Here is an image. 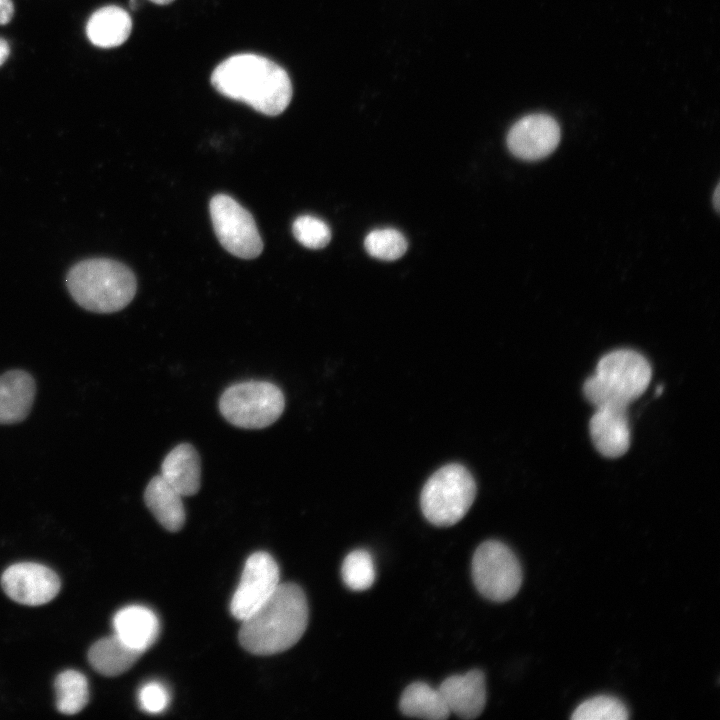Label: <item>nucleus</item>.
Listing matches in <instances>:
<instances>
[{
    "instance_id": "29",
    "label": "nucleus",
    "mask_w": 720,
    "mask_h": 720,
    "mask_svg": "<svg viewBox=\"0 0 720 720\" xmlns=\"http://www.w3.org/2000/svg\"><path fill=\"white\" fill-rule=\"evenodd\" d=\"M10 53L9 44L3 38H0V66L6 61Z\"/></svg>"
},
{
    "instance_id": "32",
    "label": "nucleus",
    "mask_w": 720,
    "mask_h": 720,
    "mask_svg": "<svg viewBox=\"0 0 720 720\" xmlns=\"http://www.w3.org/2000/svg\"><path fill=\"white\" fill-rule=\"evenodd\" d=\"M137 5H138V0H130V7L132 9L137 8Z\"/></svg>"
},
{
    "instance_id": "12",
    "label": "nucleus",
    "mask_w": 720,
    "mask_h": 720,
    "mask_svg": "<svg viewBox=\"0 0 720 720\" xmlns=\"http://www.w3.org/2000/svg\"><path fill=\"white\" fill-rule=\"evenodd\" d=\"M438 690L449 712L464 719L479 716L486 704L485 676L480 670L450 676Z\"/></svg>"
},
{
    "instance_id": "30",
    "label": "nucleus",
    "mask_w": 720,
    "mask_h": 720,
    "mask_svg": "<svg viewBox=\"0 0 720 720\" xmlns=\"http://www.w3.org/2000/svg\"><path fill=\"white\" fill-rule=\"evenodd\" d=\"M714 202H715L716 209H718V207H719V186L716 187V190L714 193Z\"/></svg>"
},
{
    "instance_id": "27",
    "label": "nucleus",
    "mask_w": 720,
    "mask_h": 720,
    "mask_svg": "<svg viewBox=\"0 0 720 720\" xmlns=\"http://www.w3.org/2000/svg\"><path fill=\"white\" fill-rule=\"evenodd\" d=\"M169 700L170 695L167 688L157 681L145 683L138 693L139 705L147 713H161L167 708Z\"/></svg>"
},
{
    "instance_id": "13",
    "label": "nucleus",
    "mask_w": 720,
    "mask_h": 720,
    "mask_svg": "<svg viewBox=\"0 0 720 720\" xmlns=\"http://www.w3.org/2000/svg\"><path fill=\"white\" fill-rule=\"evenodd\" d=\"M36 395L33 376L22 369L0 375V425L24 421L31 412Z\"/></svg>"
},
{
    "instance_id": "31",
    "label": "nucleus",
    "mask_w": 720,
    "mask_h": 720,
    "mask_svg": "<svg viewBox=\"0 0 720 720\" xmlns=\"http://www.w3.org/2000/svg\"><path fill=\"white\" fill-rule=\"evenodd\" d=\"M150 1H152L153 3L159 4V5H167L171 2H173L174 0H150Z\"/></svg>"
},
{
    "instance_id": "5",
    "label": "nucleus",
    "mask_w": 720,
    "mask_h": 720,
    "mask_svg": "<svg viewBox=\"0 0 720 720\" xmlns=\"http://www.w3.org/2000/svg\"><path fill=\"white\" fill-rule=\"evenodd\" d=\"M285 407L281 389L268 381L250 380L233 384L219 399L222 416L243 429H262L279 419Z\"/></svg>"
},
{
    "instance_id": "20",
    "label": "nucleus",
    "mask_w": 720,
    "mask_h": 720,
    "mask_svg": "<svg viewBox=\"0 0 720 720\" xmlns=\"http://www.w3.org/2000/svg\"><path fill=\"white\" fill-rule=\"evenodd\" d=\"M399 706L401 712L409 717L443 720L450 715L438 688L434 689L424 682H414L406 687Z\"/></svg>"
},
{
    "instance_id": "21",
    "label": "nucleus",
    "mask_w": 720,
    "mask_h": 720,
    "mask_svg": "<svg viewBox=\"0 0 720 720\" xmlns=\"http://www.w3.org/2000/svg\"><path fill=\"white\" fill-rule=\"evenodd\" d=\"M55 692L57 709L66 715L80 712L89 699L87 679L76 670L63 671L56 677Z\"/></svg>"
},
{
    "instance_id": "6",
    "label": "nucleus",
    "mask_w": 720,
    "mask_h": 720,
    "mask_svg": "<svg viewBox=\"0 0 720 720\" xmlns=\"http://www.w3.org/2000/svg\"><path fill=\"white\" fill-rule=\"evenodd\" d=\"M472 576L485 598L504 602L513 598L522 583V570L513 551L496 540L483 542L472 559Z\"/></svg>"
},
{
    "instance_id": "17",
    "label": "nucleus",
    "mask_w": 720,
    "mask_h": 720,
    "mask_svg": "<svg viewBox=\"0 0 720 720\" xmlns=\"http://www.w3.org/2000/svg\"><path fill=\"white\" fill-rule=\"evenodd\" d=\"M132 20L126 10L109 5L96 10L86 24L89 41L101 48H113L123 44L129 37Z\"/></svg>"
},
{
    "instance_id": "19",
    "label": "nucleus",
    "mask_w": 720,
    "mask_h": 720,
    "mask_svg": "<svg viewBox=\"0 0 720 720\" xmlns=\"http://www.w3.org/2000/svg\"><path fill=\"white\" fill-rule=\"evenodd\" d=\"M142 654L114 634L95 642L89 649L88 660L98 673L113 677L129 670Z\"/></svg>"
},
{
    "instance_id": "26",
    "label": "nucleus",
    "mask_w": 720,
    "mask_h": 720,
    "mask_svg": "<svg viewBox=\"0 0 720 720\" xmlns=\"http://www.w3.org/2000/svg\"><path fill=\"white\" fill-rule=\"evenodd\" d=\"M584 394L596 409H626L629 403L616 395L595 374L584 383Z\"/></svg>"
},
{
    "instance_id": "9",
    "label": "nucleus",
    "mask_w": 720,
    "mask_h": 720,
    "mask_svg": "<svg viewBox=\"0 0 720 720\" xmlns=\"http://www.w3.org/2000/svg\"><path fill=\"white\" fill-rule=\"evenodd\" d=\"M595 375L630 404L646 390L652 371L641 354L621 349L604 355L596 366Z\"/></svg>"
},
{
    "instance_id": "15",
    "label": "nucleus",
    "mask_w": 720,
    "mask_h": 720,
    "mask_svg": "<svg viewBox=\"0 0 720 720\" xmlns=\"http://www.w3.org/2000/svg\"><path fill=\"white\" fill-rule=\"evenodd\" d=\"M113 628L123 642L144 653L157 640L160 623L151 609L141 605H130L114 615Z\"/></svg>"
},
{
    "instance_id": "14",
    "label": "nucleus",
    "mask_w": 720,
    "mask_h": 720,
    "mask_svg": "<svg viewBox=\"0 0 720 720\" xmlns=\"http://www.w3.org/2000/svg\"><path fill=\"white\" fill-rule=\"evenodd\" d=\"M589 430L595 448L605 457H620L630 447L631 433L626 409H596Z\"/></svg>"
},
{
    "instance_id": "28",
    "label": "nucleus",
    "mask_w": 720,
    "mask_h": 720,
    "mask_svg": "<svg viewBox=\"0 0 720 720\" xmlns=\"http://www.w3.org/2000/svg\"><path fill=\"white\" fill-rule=\"evenodd\" d=\"M14 14V5L12 0H0V25L10 22Z\"/></svg>"
},
{
    "instance_id": "3",
    "label": "nucleus",
    "mask_w": 720,
    "mask_h": 720,
    "mask_svg": "<svg viewBox=\"0 0 720 720\" xmlns=\"http://www.w3.org/2000/svg\"><path fill=\"white\" fill-rule=\"evenodd\" d=\"M66 286L83 309L114 313L133 300L137 283L132 270L123 263L109 258H90L69 270Z\"/></svg>"
},
{
    "instance_id": "2",
    "label": "nucleus",
    "mask_w": 720,
    "mask_h": 720,
    "mask_svg": "<svg viewBox=\"0 0 720 720\" xmlns=\"http://www.w3.org/2000/svg\"><path fill=\"white\" fill-rule=\"evenodd\" d=\"M239 642L248 652L272 655L294 646L308 624V604L294 583H280L273 595L241 621Z\"/></svg>"
},
{
    "instance_id": "18",
    "label": "nucleus",
    "mask_w": 720,
    "mask_h": 720,
    "mask_svg": "<svg viewBox=\"0 0 720 720\" xmlns=\"http://www.w3.org/2000/svg\"><path fill=\"white\" fill-rule=\"evenodd\" d=\"M182 495L161 475L154 476L146 486L144 500L157 521L168 531H179L185 523Z\"/></svg>"
},
{
    "instance_id": "4",
    "label": "nucleus",
    "mask_w": 720,
    "mask_h": 720,
    "mask_svg": "<svg viewBox=\"0 0 720 720\" xmlns=\"http://www.w3.org/2000/svg\"><path fill=\"white\" fill-rule=\"evenodd\" d=\"M475 496L476 483L469 470L460 464H448L427 480L420 506L430 523L451 526L466 515Z\"/></svg>"
},
{
    "instance_id": "11",
    "label": "nucleus",
    "mask_w": 720,
    "mask_h": 720,
    "mask_svg": "<svg viewBox=\"0 0 720 720\" xmlns=\"http://www.w3.org/2000/svg\"><path fill=\"white\" fill-rule=\"evenodd\" d=\"M558 122L543 113L529 114L513 124L507 134V146L517 158L535 161L551 154L560 141Z\"/></svg>"
},
{
    "instance_id": "25",
    "label": "nucleus",
    "mask_w": 720,
    "mask_h": 720,
    "mask_svg": "<svg viewBox=\"0 0 720 720\" xmlns=\"http://www.w3.org/2000/svg\"><path fill=\"white\" fill-rule=\"evenodd\" d=\"M292 231L296 240L309 249L323 248L331 239L329 226L312 215L299 216L293 223Z\"/></svg>"
},
{
    "instance_id": "8",
    "label": "nucleus",
    "mask_w": 720,
    "mask_h": 720,
    "mask_svg": "<svg viewBox=\"0 0 720 720\" xmlns=\"http://www.w3.org/2000/svg\"><path fill=\"white\" fill-rule=\"evenodd\" d=\"M280 585L279 568L267 552H255L245 562L230 603L234 618L243 621L257 611Z\"/></svg>"
},
{
    "instance_id": "22",
    "label": "nucleus",
    "mask_w": 720,
    "mask_h": 720,
    "mask_svg": "<svg viewBox=\"0 0 720 720\" xmlns=\"http://www.w3.org/2000/svg\"><path fill=\"white\" fill-rule=\"evenodd\" d=\"M345 585L354 591H363L375 581V567L372 556L364 549L350 552L344 559L341 568Z\"/></svg>"
},
{
    "instance_id": "24",
    "label": "nucleus",
    "mask_w": 720,
    "mask_h": 720,
    "mask_svg": "<svg viewBox=\"0 0 720 720\" xmlns=\"http://www.w3.org/2000/svg\"><path fill=\"white\" fill-rule=\"evenodd\" d=\"M629 712L618 698L599 695L582 702L573 712V720H626Z\"/></svg>"
},
{
    "instance_id": "1",
    "label": "nucleus",
    "mask_w": 720,
    "mask_h": 720,
    "mask_svg": "<svg viewBox=\"0 0 720 720\" xmlns=\"http://www.w3.org/2000/svg\"><path fill=\"white\" fill-rule=\"evenodd\" d=\"M211 84L223 96L268 116L281 114L293 93L290 78L281 66L251 53L233 55L221 62L211 75Z\"/></svg>"
},
{
    "instance_id": "7",
    "label": "nucleus",
    "mask_w": 720,
    "mask_h": 720,
    "mask_svg": "<svg viewBox=\"0 0 720 720\" xmlns=\"http://www.w3.org/2000/svg\"><path fill=\"white\" fill-rule=\"evenodd\" d=\"M209 207L215 234L229 253L243 259L260 255L263 242L249 211L226 194L215 195Z\"/></svg>"
},
{
    "instance_id": "23",
    "label": "nucleus",
    "mask_w": 720,
    "mask_h": 720,
    "mask_svg": "<svg viewBox=\"0 0 720 720\" xmlns=\"http://www.w3.org/2000/svg\"><path fill=\"white\" fill-rule=\"evenodd\" d=\"M368 254L376 259L393 261L399 259L407 250L404 235L393 228H382L371 231L364 240Z\"/></svg>"
},
{
    "instance_id": "16",
    "label": "nucleus",
    "mask_w": 720,
    "mask_h": 720,
    "mask_svg": "<svg viewBox=\"0 0 720 720\" xmlns=\"http://www.w3.org/2000/svg\"><path fill=\"white\" fill-rule=\"evenodd\" d=\"M201 461L189 443L175 446L161 464V476L182 496L196 494L201 485Z\"/></svg>"
},
{
    "instance_id": "10",
    "label": "nucleus",
    "mask_w": 720,
    "mask_h": 720,
    "mask_svg": "<svg viewBox=\"0 0 720 720\" xmlns=\"http://www.w3.org/2000/svg\"><path fill=\"white\" fill-rule=\"evenodd\" d=\"M1 585L13 601L28 606L48 603L61 587L60 579L53 570L32 562L9 566L2 574Z\"/></svg>"
}]
</instances>
